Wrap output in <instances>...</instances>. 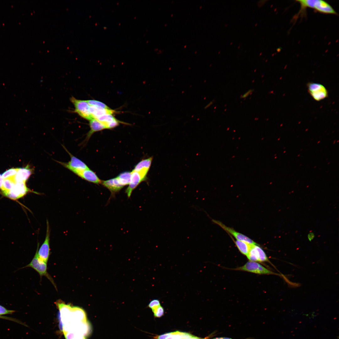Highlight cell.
I'll use <instances>...</instances> for the list:
<instances>
[{"mask_svg":"<svg viewBox=\"0 0 339 339\" xmlns=\"http://www.w3.org/2000/svg\"><path fill=\"white\" fill-rule=\"evenodd\" d=\"M212 221L219 226L228 233L233 236L236 240L244 242L250 245L257 244L247 236L236 231L232 228L227 227L220 221L212 219Z\"/></svg>","mask_w":339,"mask_h":339,"instance_id":"10","label":"cell"},{"mask_svg":"<svg viewBox=\"0 0 339 339\" xmlns=\"http://www.w3.org/2000/svg\"><path fill=\"white\" fill-rule=\"evenodd\" d=\"M70 318V322L87 320L85 311L82 308L78 306H72Z\"/></svg>","mask_w":339,"mask_h":339,"instance_id":"15","label":"cell"},{"mask_svg":"<svg viewBox=\"0 0 339 339\" xmlns=\"http://www.w3.org/2000/svg\"><path fill=\"white\" fill-rule=\"evenodd\" d=\"M145 180L138 172L133 170L131 172L130 182L125 191L128 198L130 197L132 191L142 181Z\"/></svg>","mask_w":339,"mask_h":339,"instance_id":"11","label":"cell"},{"mask_svg":"<svg viewBox=\"0 0 339 339\" xmlns=\"http://www.w3.org/2000/svg\"><path fill=\"white\" fill-rule=\"evenodd\" d=\"M307 85L309 93L315 100L319 101L328 97V91L323 85L309 82Z\"/></svg>","mask_w":339,"mask_h":339,"instance_id":"5","label":"cell"},{"mask_svg":"<svg viewBox=\"0 0 339 339\" xmlns=\"http://www.w3.org/2000/svg\"><path fill=\"white\" fill-rule=\"evenodd\" d=\"M3 178L2 175L0 174V189H1L2 186L3 182Z\"/></svg>","mask_w":339,"mask_h":339,"instance_id":"33","label":"cell"},{"mask_svg":"<svg viewBox=\"0 0 339 339\" xmlns=\"http://www.w3.org/2000/svg\"><path fill=\"white\" fill-rule=\"evenodd\" d=\"M153 158L152 157L143 159L135 167L133 171L139 173L145 180L147 174L151 166Z\"/></svg>","mask_w":339,"mask_h":339,"instance_id":"12","label":"cell"},{"mask_svg":"<svg viewBox=\"0 0 339 339\" xmlns=\"http://www.w3.org/2000/svg\"><path fill=\"white\" fill-rule=\"evenodd\" d=\"M89 126L90 130L87 134L86 141H88L94 132L106 129L102 123L94 118L89 121Z\"/></svg>","mask_w":339,"mask_h":339,"instance_id":"19","label":"cell"},{"mask_svg":"<svg viewBox=\"0 0 339 339\" xmlns=\"http://www.w3.org/2000/svg\"><path fill=\"white\" fill-rule=\"evenodd\" d=\"M67 152L70 155V160L68 163L57 162L65 168L72 171L74 173L82 170L89 169L87 166L82 161Z\"/></svg>","mask_w":339,"mask_h":339,"instance_id":"9","label":"cell"},{"mask_svg":"<svg viewBox=\"0 0 339 339\" xmlns=\"http://www.w3.org/2000/svg\"><path fill=\"white\" fill-rule=\"evenodd\" d=\"M213 101H211L209 103H208L205 107V109H207L209 107L213 104Z\"/></svg>","mask_w":339,"mask_h":339,"instance_id":"32","label":"cell"},{"mask_svg":"<svg viewBox=\"0 0 339 339\" xmlns=\"http://www.w3.org/2000/svg\"><path fill=\"white\" fill-rule=\"evenodd\" d=\"M75 174L81 178L90 182L98 184L101 183L102 181L95 173L89 168L78 171Z\"/></svg>","mask_w":339,"mask_h":339,"instance_id":"13","label":"cell"},{"mask_svg":"<svg viewBox=\"0 0 339 339\" xmlns=\"http://www.w3.org/2000/svg\"><path fill=\"white\" fill-rule=\"evenodd\" d=\"M102 185L110 191L111 195L115 196L123 187L116 178L101 181Z\"/></svg>","mask_w":339,"mask_h":339,"instance_id":"16","label":"cell"},{"mask_svg":"<svg viewBox=\"0 0 339 339\" xmlns=\"http://www.w3.org/2000/svg\"><path fill=\"white\" fill-rule=\"evenodd\" d=\"M39 246V243H38L36 252L32 259L29 264L22 268L28 267L32 268L38 273L41 279L43 276L46 277L57 290L56 285L53 278L47 272V263L40 259L38 256V251Z\"/></svg>","mask_w":339,"mask_h":339,"instance_id":"2","label":"cell"},{"mask_svg":"<svg viewBox=\"0 0 339 339\" xmlns=\"http://www.w3.org/2000/svg\"><path fill=\"white\" fill-rule=\"evenodd\" d=\"M68 327L69 331H73L84 337L91 332L90 326L87 320L69 323Z\"/></svg>","mask_w":339,"mask_h":339,"instance_id":"8","label":"cell"},{"mask_svg":"<svg viewBox=\"0 0 339 339\" xmlns=\"http://www.w3.org/2000/svg\"><path fill=\"white\" fill-rule=\"evenodd\" d=\"M33 169L29 166L24 168H19L14 178L16 182L25 183L33 173Z\"/></svg>","mask_w":339,"mask_h":339,"instance_id":"17","label":"cell"},{"mask_svg":"<svg viewBox=\"0 0 339 339\" xmlns=\"http://www.w3.org/2000/svg\"><path fill=\"white\" fill-rule=\"evenodd\" d=\"M254 91V89H250L248 90L245 93L240 96V98L241 99H245L250 95Z\"/></svg>","mask_w":339,"mask_h":339,"instance_id":"29","label":"cell"},{"mask_svg":"<svg viewBox=\"0 0 339 339\" xmlns=\"http://www.w3.org/2000/svg\"><path fill=\"white\" fill-rule=\"evenodd\" d=\"M160 305H161L159 300L157 299H154L149 302L148 306L153 311Z\"/></svg>","mask_w":339,"mask_h":339,"instance_id":"27","label":"cell"},{"mask_svg":"<svg viewBox=\"0 0 339 339\" xmlns=\"http://www.w3.org/2000/svg\"><path fill=\"white\" fill-rule=\"evenodd\" d=\"M131 172H125L120 174L117 177L120 183L123 187L130 183Z\"/></svg>","mask_w":339,"mask_h":339,"instance_id":"22","label":"cell"},{"mask_svg":"<svg viewBox=\"0 0 339 339\" xmlns=\"http://www.w3.org/2000/svg\"><path fill=\"white\" fill-rule=\"evenodd\" d=\"M87 100L90 105H95L105 108H110L106 105L100 101L95 100Z\"/></svg>","mask_w":339,"mask_h":339,"instance_id":"25","label":"cell"},{"mask_svg":"<svg viewBox=\"0 0 339 339\" xmlns=\"http://www.w3.org/2000/svg\"><path fill=\"white\" fill-rule=\"evenodd\" d=\"M70 100L74 106L75 113L82 118L89 121L93 119L90 111V105L87 100H78L72 96L70 98Z\"/></svg>","mask_w":339,"mask_h":339,"instance_id":"4","label":"cell"},{"mask_svg":"<svg viewBox=\"0 0 339 339\" xmlns=\"http://www.w3.org/2000/svg\"><path fill=\"white\" fill-rule=\"evenodd\" d=\"M89 109L93 118L95 119L105 115H113L116 113V111L110 108H105L94 105H90Z\"/></svg>","mask_w":339,"mask_h":339,"instance_id":"18","label":"cell"},{"mask_svg":"<svg viewBox=\"0 0 339 339\" xmlns=\"http://www.w3.org/2000/svg\"><path fill=\"white\" fill-rule=\"evenodd\" d=\"M232 238L239 251L241 254L247 256L249 252L251 245L242 241L238 240H234Z\"/></svg>","mask_w":339,"mask_h":339,"instance_id":"21","label":"cell"},{"mask_svg":"<svg viewBox=\"0 0 339 339\" xmlns=\"http://www.w3.org/2000/svg\"><path fill=\"white\" fill-rule=\"evenodd\" d=\"M14 179H6L3 180L1 189L2 193L11 190L16 183Z\"/></svg>","mask_w":339,"mask_h":339,"instance_id":"23","label":"cell"},{"mask_svg":"<svg viewBox=\"0 0 339 339\" xmlns=\"http://www.w3.org/2000/svg\"><path fill=\"white\" fill-rule=\"evenodd\" d=\"M0 318L13 321L20 324L23 325V323L21 322H20L19 320L15 318H13L11 317H8L4 316H2L0 315Z\"/></svg>","mask_w":339,"mask_h":339,"instance_id":"28","label":"cell"},{"mask_svg":"<svg viewBox=\"0 0 339 339\" xmlns=\"http://www.w3.org/2000/svg\"><path fill=\"white\" fill-rule=\"evenodd\" d=\"M96 119L102 123L106 129H111L117 126L119 124L118 120L112 114H106L98 117Z\"/></svg>","mask_w":339,"mask_h":339,"instance_id":"14","label":"cell"},{"mask_svg":"<svg viewBox=\"0 0 339 339\" xmlns=\"http://www.w3.org/2000/svg\"><path fill=\"white\" fill-rule=\"evenodd\" d=\"M256 256L257 262H267L271 263L264 250L258 244L254 245Z\"/></svg>","mask_w":339,"mask_h":339,"instance_id":"20","label":"cell"},{"mask_svg":"<svg viewBox=\"0 0 339 339\" xmlns=\"http://www.w3.org/2000/svg\"><path fill=\"white\" fill-rule=\"evenodd\" d=\"M260 275H279L265 267L256 262L249 261L243 266L233 269Z\"/></svg>","mask_w":339,"mask_h":339,"instance_id":"3","label":"cell"},{"mask_svg":"<svg viewBox=\"0 0 339 339\" xmlns=\"http://www.w3.org/2000/svg\"><path fill=\"white\" fill-rule=\"evenodd\" d=\"M206 338H202L193 335L192 336L187 339H206Z\"/></svg>","mask_w":339,"mask_h":339,"instance_id":"31","label":"cell"},{"mask_svg":"<svg viewBox=\"0 0 339 339\" xmlns=\"http://www.w3.org/2000/svg\"><path fill=\"white\" fill-rule=\"evenodd\" d=\"M206 339H232V338H228V337H219L214 338H211V339H208V338H207ZM251 339L247 338V339Z\"/></svg>","mask_w":339,"mask_h":339,"instance_id":"30","label":"cell"},{"mask_svg":"<svg viewBox=\"0 0 339 339\" xmlns=\"http://www.w3.org/2000/svg\"><path fill=\"white\" fill-rule=\"evenodd\" d=\"M46 231L45 239L38 251L39 258L47 263L50 255V231L48 221H46Z\"/></svg>","mask_w":339,"mask_h":339,"instance_id":"7","label":"cell"},{"mask_svg":"<svg viewBox=\"0 0 339 339\" xmlns=\"http://www.w3.org/2000/svg\"><path fill=\"white\" fill-rule=\"evenodd\" d=\"M19 168H11L5 172L2 175L3 179H14L15 176Z\"/></svg>","mask_w":339,"mask_h":339,"instance_id":"24","label":"cell"},{"mask_svg":"<svg viewBox=\"0 0 339 339\" xmlns=\"http://www.w3.org/2000/svg\"><path fill=\"white\" fill-rule=\"evenodd\" d=\"M152 311L154 316L157 318L163 316L164 313V309L161 305L159 306Z\"/></svg>","mask_w":339,"mask_h":339,"instance_id":"26","label":"cell"},{"mask_svg":"<svg viewBox=\"0 0 339 339\" xmlns=\"http://www.w3.org/2000/svg\"><path fill=\"white\" fill-rule=\"evenodd\" d=\"M32 191L26 186L25 183L16 182L9 191L3 193L4 196L10 199L15 200L22 197L28 192Z\"/></svg>","mask_w":339,"mask_h":339,"instance_id":"6","label":"cell"},{"mask_svg":"<svg viewBox=\"0 0 339 339\" xmlns=\"http://www.w3.org/2000/svg\"><path fill=\"white\" fill-rule=\"evenodd\" d=\"M300 6V10L297 16L304 15L306 13L307 8L314 9L322 13L337 15V13L333 8L328 3L321 0H296Z\"/></svg>","mask_w":339,"mask_h":339,"instance_id":"1","label":"cell"}]
</instances>
